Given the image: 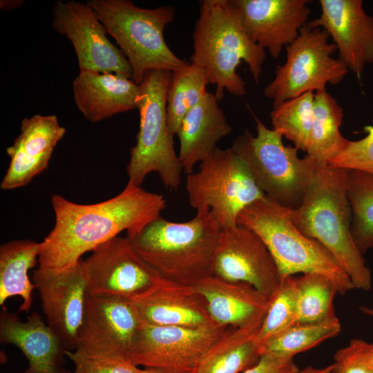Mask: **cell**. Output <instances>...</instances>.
<instances>
[{"label": "cell", "mask_w": 373, "mask_h": 373, "mask_svg": "<svg viewBox=\"0 0 373 373\" xmlns=\"http://www.w3.org/2000/svg\"><path fill=\"white\" fill-rule=\"evenodd\" d=\"M51 204L55 222L40 242L38 263L43 269L73 266L84 254L121 232H139L166 208L163 195L128 182L119 194L103 202L78 204L53 194Z\"/></svg>", "instance_id": "cell-1"}, {"label": "cell", "mask_w": 373, "mask_h": 373, "mask_svg": "<svg viewBox=\"0 0 373 373\" xmlns=\"http://www.w3.org/2000/svg\"><path fill=\"white\" fill-rule=\"evenodd\" d=\"M348 170L316 161L300 204L289 208L291 221L305 236L323 245L350 278L355 289L368 291L372 275L351 233L347 194Z\"/></svg>", "instance_id": "cell-2"}, {"label": "cell", "mask_w": 373, "mask_h": 373, "mask_svg": "<svg viewBox=\"0 0 373 373\" xmlns=\"http://www.w3.org/2000/svg\"><path fill=\"white\" fill-rule=\"evenodd\" d=\"M190 60L205 72L209 84H216L220 102L224 91L242 96L246 84L237 73L243 60L258 84L266 50L248 35L233 0H202L193 33Z\"/></svg>", "instance_id": "cell-3"}, {"label": "cell", "mask_w": 373, "mask_h": 373, "mask_svg": "<svg viewBox=\"0 0 373 373\" xmlns=\"http://www.w3.org/2000/svg\"><path fill=\"white\" fill-rule=\"evenodd\" d=\"M221 228L209 212H196L186 222L162 216L126 236L140 258L162 278L194 285L212 274Z\"/></svg>", "instance_id": "cell-4"}, {"label": "cell", "mask_w": 373, "mask_h": 373, "mask_svg": "<svg viewBox=\"0 0 373 373\" xmlns=\"http://www.w3.org/2000/svg\"><path fill=\"white\" fill-rule=\"evenodd\" d=\"M237 224L261 238L277 264L281 280L297 274H319L330 278L341 295L355 289L332 254L298 229L291 220L289 208L265 195L239 213Z\"/></svg>", "instance_id": "cell-5"}, {"label": "cell", "mask_w": 373, "mask_h": 373, "mask_svg": "<svg viewBox=\"0 0 373 373\" xmlns=\"http://www.w3.org/2000/svg\"><path fill=\"white\" fill-rule=\"evenodd\" d=\"M87 3L120 47L137 85L149 70L173 72L188 64L175 55L164 37L166 26L174 19V7L143 8L129 0H90Z\"/></svg>", "instance_id": "cell-6"}, {"label": "cell", "mask_w": 373, "mask_h": 373, "mask_svg": "<svg viewBox=\"0 0 373 373\" xmlns=\"http://www.w3.org/2000/svg\"><path fill=\"white\" fill-rule=\"evenodd\" d=\"M171 75L168 70H151L139 85V131L126 167L128 182L135 186H141L152 172L157 173L164 187L170 190H178L181 183L183 169L174 148L166 112Z\"/></svg>", "instance_id": "cell-7"}, {"label": "cell", "mask_w": 373, "mask_h": 373, "mask_svg": "<svg viewBox=\"0 0 373 373\" xmlns=\"http://www.w3.org/2000/svg\"><path fill=\"white\" fill-rule=\"evenodd\" d=\"M256 135L248 128L236 137L231 148L245 162L264 194L285 207H298L313 174L316 160L298 157V149L283 142V135L258 118Z\"/></svg>", "instance_id": "cell-8"}, {"label": "cell", "mask_w": 373, "mask_h": 373, "mask_svg": "<svg viewBox=\"0 0 373 373\" xmlns=\"http://www.w3.org/2000/svg\"><path fill=\"white\" fill-rule=\"evenodd\" d=\"M189 205L196 212H209L221 229L237 224L239 213L265 194L248 166L231 147H218L186 175Z\"/></svg>", "instance_id": "cell-9"}, {"label": "cell", "mask_w": 373, "mask_h": 373, "mask_svg": "<svg viewBox=\"0 0 373 373\" xmlns=\"http://www.w3.org/2000/svg\"><path fill=\"white\" fill-rule=\"evenodd\" d=\"M328 33L307 24L297 38L285 47L286 61L277 66L274 79L265 88L264 95L272 100L273 108L307 92L326 90L327 84L340 83L349 70L332 57L337 50L328 43Z\"/></svg>", "instance_id": "cell-10"}, {"label": "cell", "mask_w": 373, "mask_h": 373, "mask_svg": "<svg viewBox=\"0 0 373 373\" xmlns=\"http://www.w3.org/2000/svg\"><path fill=\"white\" fill-rule=\"evenodd\" d=\"M228 327L153 325L142 323L128 359L171 373L195 371L201 358Z\"/></svg>", "instance_id": "cell-11"}, {"label": "cell", "mask_w": 373, "mask_h": 373, "mask_svg": "<svg viewBox=\"0 0 373 373\" xmlns=\"http://www.w3.org/2000/svg\"><path fill=\"white\" fill-rule=\"evenodd\" d=\"M52 26L72 43L79 71L116 73L132 79L126 56L108 39L104 26L87 3L57 1L52 10Z\"/></svg>", "instance_id": "cell-12"}, {"label": "cell", "mask_w": 373, "mask_h": 373, "mask_svg": "<svg viewBox=\"0 0 373 373\" xmlns=\"http://www.w3.org/2000/svg\"><path fill=\"white\" fill-rule=\"evenodd\" d=\"M212 274L228 281L248 283L269 301L282 280L277 264L261 238L239 224L221 229Z\"/></svg>", "instance_id": "cell-13"}, {"label": "cell", "mask_w": 373, "mask_h": 373, "mask_svg": "<svg viewBox=\"0 0 373 373\" xmlns=\"http://www.w3.org/2000/svg\"><path fill=\"white\" fill-rule=\"evenodd\" d=\"M141 325L131 300L89 295L75 350L89 356L128 359Z\"/></svg>", "instance_id": "cell-14"}, {"label": "cell", "mask_w": 373, "mask_h": 373, "mask_svg": "<svg viewBox=\"0 0 373 373\" xmlns=\"http://www.w3.org/2000/svg\"><path fill=\"white\" fill-rule=\"evenodd\" d=\"M90 296L131 300L161 277L136 253L127 237L116 236L84 260Z\"/></svg>", "instance_id": "cell-15"}, {"label": "cell", "mask_w": 373, "mask_h": 373, "mask_svg": "<svg viewBox=\"0 0 373 373\" xmlns=\"http://www.w3.org/2000/svg\"><path fill=\"white\" fill-rule=\"evenodd\" d=\"M32 281L47 324L67 350H75L89 296L84 260L61 269L38 268L33 272Z\"/></svg>", "instance_id": "cell-16"}, {"label": "cell", "mask_w": 373, "mask_h": 373, "mask_svg": "<svg viewBox=\"0 0 373 373\" xmlns=\"http://www.w3.org/2000/svg\"><path fill=\"white\" fill-rule=\"evenodd\" d=\"M320 17L307 22L331 36L339 59L361 79L365 66L373 62V17L365 12L362 0H320Z\"/></svg>", "instance_id": "cell-17"}, {"label": "cell", "mask_w": 373, "mask_h": 373, "mask_svg": "<svg viewBox=\"0 0 373 373\" xmlns=\"http://www.w3.org/2000/svg\"><path fill=\"white\" fill-rule=\"evenodd\" d=\"M249 37L274 59L308 21V0H233Z\"/></svg>", "instance_id": "cell-18"}, {"label": "cell", "mask_w": 373, "mask_h": 373, "mask_svg": "<svg viewBox=\"0 0 373 373\" xmlns=\"http://www.w3.org/2000/svg\"><path fill=\"white\" fill-rule=\"evenodd\" d=\"M65 133V128L55 115L25 117L19 135L6 149L10 163L1 189L12 190L26 186L45 171Z\"/></svg>", "instance_id": "cell-19"}, {"label": "cell", "mask_w": 373, "mask_h": 373, "mask_svg": "<svg viewBox=\"0 0 373 373\" xmlns=\"http://www.w3.org/2000/svg\"><path fill=\"white\" fill-rule=\"evenodd\" d=\"M130 300L142 323L184 327L216 324L193 285L160 277L148 290Z\"/></svg>", "instance_id": "cell-20"}, {"label": "cell", "mask_w": 373, "mask_h": 373, "mask_svg": "<svg viewBox=\"0 0 373 373\" xmlns=\"http://www.w3.org/2000/svg\"><path fill=\"white\" fill-rule=\"evenodd\" d=\"M0 341L15 345L28 361L24 373H70L64 368L66 347L37 312L26 321L3 309L0 316Z\"/></svg>", "instance_id": "cell-21"}, {"label": "cell", "mask_w": 373, "mask_h": 373, "mask_svg": "<svg viewBox=\"0 0 373 373\" xmlns=\"http://www.w3.org/2000/svg\"><path fill=\"white\" fill-rule=\"evenodd\" d=\"M75 103L83 116L97 122L137 108L139 85L124 75L79 71L73 83Z\"/></svg>", "instance_id": "cell-22"}, {"label": "cell", "mask_w": 373, "mask_h": 373, "mask_svg": "<svg viewBox=\"0 0 373 373\" xmlns=\"http://www.w3.org/2000/svg\"><path fill=\"white\" fill-rule=\"evenodd\" d=\"M232 132L215 94L207 92L201 101L184 117L177 136L178 156L183 171L193 172L197 164L209 156L217 144Z\"/></svg>", "instance_id": "cell-23"}, {"label": "cell", "mask_w": 373, "mask_h": 373, "mask_svg": "<svg viewBox=\"0 0 373 373\" xmlns=\"http://www.w3.org/2000/svg\"><path fill=\"white\" fill-rule=\"evenodd\" d=\"M206 301L216 324L241 327L265 317L269 300L251 285L231 282L214 275L193 285Z\"/></svg>", "instance_id": "cell-24"}, {"label": "cell", "mask_w": 373, "mask_h": 373, "mask_svg": "<svg viewBox=\"0 0 373 373\" xmlns=\"http://www.w3.org/2000/svg\"><path fill=\"white\" fill-rule=\"evenodd\" d=\"M263 318L241 327H228L201 358L195 373H242L262 355L257 335Z\"/></svg>", "instance_id": "cell-25"}, {"label": "cell", "mask_w": 373, "mask_h": 373, "mask_svg": "<svg viewBox=\"0 0 373 373\" xmlns=\"http://www.w3.org/2000/svg\"><path fill=\"white\" fill-rule=\"evenodd\" d=\"M40 242L18 240L0 247V305L5 308L7 299L20 296L23 302L19 312H28L32 303V294L35 285L28 277V270L39 260Z\"/></svg>", "instance_id": "cell-26"}, {"label": "cell", "mask_w": 373, "mask_h": 373, "mask_svg": "<svg viewBox=\"0 0 373 373\" xmlns=\"http://www.w3.org/2000/svg\"><path fill=\"white\" fill-rule=\"evenodd\" d=\"M343 118V108L327 90L314 93L307 155L327 164L343 151L349 142L340 133Z\"/></svg>", "instance_id": "cell-27"}, {"label": "cell", "mask_w": 373, "mask_h": 373, "mask_svg": "<svg viewBox=\"0 0 373 373\" xmlns=\"http://www.w3.org/2000/svg\"><path fill=\"white\" fill-rule=\"evenodd\" d=\"M207 84L205 72L194 64L171 72L166 94V112L169 127L174 136L186 114L208 92Z\"/></svg>", "instance_id": "cell-28"}, {"label": "cell", "mask_w": 373, "mask_h": 373, "mask_svg": "<svg viewBox=\"0 0 373 373\" xmlns=\"http://www.w3.org/2000/svg\"><path fill=\"white\" fill-rule=\"evenodd\" d=\"M347 194L352 210V238L363 256L373 247V175L348 170Z\"/></svg>", "instance_id": "cell-29"}, {"label": "cell", "mask_w": 373, "mask_h": 373, "mask_svg": "<svg viewBox=\"0 0 373 373\" xmlns=\"http://www.w3.org/2000/svg\"><path fill=\"white\" fill-rule=\"evenodd\" d=\"M341 330L336 316L321 321L296 323L269 338L262 345V352L294 357L336 336Z\"/></svg>", "instance_id": "cell-30"}, {"label": "cell", "mask_w": 373, "mask_h": 373, "mask_svg": "<svg viewBox=\"0 0 373 373\" xmlns=\"http://www.w3.org/2000/svg\"><path fill=\"white\" fill-rule=\"evenodd\" d=\"M314 93L307 92L288 99L270 113L273 129L307 152L313 122Z\"/></svg>", "instance_id": "cell-31"}, {"label": "cell", "mask_w": 373, "mask_h": 373, "mask_svg": "<svg viewBox=\"0 0 373 373\" xmlns=\"http://www.w3.org/2000/svg\"><path fill=\"white\" fill-rule=\"evenodd\" d=\"M298 291V323L321 321L335 316L334 299L339 294L335 283L319 274L296 276Z\"/></svg>", "instance_id": "cell-32"}, {"label": "cell", "mask_w": 373, "mask_h": 373, "mask_svg": "<svg viewBox=\"0 0 373 373\" xmlns=\"http://www.w3.org/2000/svg\"><path fill=\"white\" fill-rule=\"evenodd\" d=\"M298 291L296 276L282 279L269 304L258 331L261 346L271 337L298 323Z\"/></svg>", "instance_id": "cell-33"}, {"label": "cell", "mask_w": 373, "mask_h": 373, "mask_svg": "<svg viewBox=\"0 0 373 373\" xmlns=\"http://www.w3.org/2000/svg\"><path fill=\"white\" fill-rule=\"evenodd\" d=\"M366 131L368 134L363 139L349 140L343 151L327 164L373 175V126L367 127Z\"/></svg>", "instance_id": "cell-34"}, {"label": "cell", "mask_w": 373, "mask_h": 373, "mask_svg": "<svg viewBox=\"0 0 373 373\" xmlns=\"http://www.w3.org/2000/svg\"><path fill=\"white\" fill-rule=\"evenodd\" d=\"M334 360L332 373H373L371 343L363 340H351L335 353Z\"/></svg>", "instance_id": "cell-35"}, {"label": "cell", "mask_w": 373, "mask_h": 373, "mask_svg": "<svg viewBox=\"0 0 373 373\" xmlns=\"http://www.w3.org/2000/svg\"><path fill=\"white\" fill-rule=\"evenodd\" d=\"M74 364V373H140V368L120 357L89 356L76 350L66 352Z\"/></svg>", "instance_id": "cell-36"}, {"label": "cell", "mask_w": 373, "mask_h": 373, "mask_svg": "<svg viewBox=\"0 0 373 373\" xmlns=\"http://www.w3.org/2000/svg\"><path fill=\"white\" fill-rule=\"evenodd\" d=\"M294 357L262 352L258 362L242 373H297Z\"/></svg>", "instance_id": "cell-37"}, {"label": "cell", "mask_w": 373, "mask_h": 373, "mask_svg": "<svg viewBox=\"0 0 373 373\" xmlns=\"http://www.w3.org/2000/svg\"><path fill=\"white\" fill-rule=\"evenodd\" d=\"M333 367V363L321 368L307 366L303 369H299L297 373H332Z\"/></svg>", "instance_id": "cell-38"}, {"label": "cell", "mask_w": 373, "mask_h": 373, "mask_svg": "<svg viewBox=\"0 0 373 373\" xmlns=\"http://www.w3.org/2000/svg\"><path fill=\"white\" fill-rule=\"evenodd\" d=\"M23 3V0H1L0 8L3 10H10L20 8Z\"/></svg>", "instance_id": "cell-39"}, {"label": "cell", "mask_w": 373, "mask_h": 373, "mask_svg": "<svg viewBox=\"0 0 373 373\" xmlns=\"http://www.w3.org/2000/svg\"><path fill=\"white\" fill-rule=\"evenodd\" d=\"M140 373H171V372H164V371L157 370L151 369V368L144 367L143 369H140ZM189 373H195V372L194 371Z\"/></svg>", "instance_id": "cell-40"}, {"label": "cell", "mask_w": 373, "mask_h": 373, "mask_svg": "<svg viewBox=\"0 0 373 373\" xmlns=\"http://www.w3.org/2000/svg\"><path fill=\"white\" fill-rule=\"evenodd\" d=\"M360 310L365 314L373 318V309L365 306L360 307Z\"/></svg>", "instance_id": "cell-41"}, {"label": "cell", "mask_w": 373, "mask_h": 373, "mask_svg": "<svg viewBox=\"0 0 373 373\" xmlns=\"http://www.w3.org/2000/svg\"><path fill=\"white\" fill-rule=\"evenodd\" d=\"M371 347H372V357H373V343H371Z\"/></svg>", "instance_id": "cell-42"}]
</instances>
